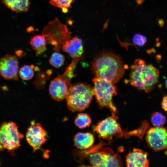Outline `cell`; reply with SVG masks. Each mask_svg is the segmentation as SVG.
Masks as SVG:
<instances>
[{
    "mask_svg": "<svg viewBox=\"0 0 167 167\" xmlns=\"http://www.w3.org/2000/svg\"><path fill=\"white\" fill-rule=\"evenodd\" d=\"M165 84L166 88H167V79L165 80Z\"/></svg>",
    "mask_w": 167,
    "mask_h": 167,
    "instance_id": "obj_25",
    "label": "cell"
},
{
    "mask_svg": "<svg viewBox=\"0 0 167 167\" xmlns=\"http://www.w3.org/2000/svg\"><path fill=\"white\" fill-rule=\"evenodd\" d=\"M47 43L54 46L55 52H59L63 45L71 38L72 33L66 25L57 18L49 21L42 32Z\"/></svg>",
    "mask_w": 167,
    "mask_h": 167,
    "instance_id": "obj_5",
    "label": "cell"
},
{
    "mask_svg": "<svg viewBox=\"0 0 167 167\" xmlns=\"http://www.w3.org/2000/svg\"><path fill=\"white\" fill-rule=\"evenodd\" d=\"M78 61L79 58L73 59L62 74L58 75L51 81L49 91L54 100L59 101L66 99L72 84L71 79L75 76L73 71Z\"/></svg>",
    "mask_w": 167,
    "mask_h": 167,
    "instance_id": "obj_4",
    "label": "cell"
},
{
    "mask_svg": "<svg viewBox=\"0 0 167 167\" xmlns=\"http://www.w3.org/2000/svg\"><path fill=\"white\" fill-rule=\"evenodd\" d=\"M62 48L63 51L68 53L73 59L79 58L84 53L82 41L76 37L67 41Z\"/></svg>",
    "mask_w": 167,
    "mask_h": 167,
    "instance_id": "obj_14",
    "label": "cell"
},
{
    "mask_svg": "<svg viewBox=\"0 0 167 167\" xmlns=\"http://www.w3.org/2000/svg\"><path fill=\"white\" fill-rule=\"evenodd\" d=\"M147 153L138 148H134L126 157L127 167H147L149 165Z\"/></svg>",
    "mask_w": 167,
    "mask_h": 167,
    "instance_id": "obj_13",
    "label": "cell"
},
{
    "mask_svg": "<svg viewBox=\"0 0 167 167\" xmlns=\"http://www.w3.org/2000/svg\"><path fill=\"white\" fill-rule=\"evenodd\" d=\"M146 139L149 147L155 151L167 149V129L161 126L150 128Z\"/></svg>",
    "mask_w": 167,
    "mask_h": 167,
    "instance_id": "obj_10",
    "label": "cell"
},
{
    "mask_svg": "<svg viewBox=\"0 0 167 167\" xmlns=\"http://www.w3.org/2000/svg\"><path fill=\"white\" fill-rule=\"evenodd\" d=\"M113 113L111 116L100 121L95 128V131L100 137L108 140H111L116 135L124 134L117 121V117Z\"/></svg>",
    "mask_w": 167,
    "mask_h": 167,
    "instance_id": "obj_9",
    "label": "cell"
},
{
    "mask_svg": "<svg viewBox=\"0 0 167 167\" xmlns=\"http://www.w3.org/2000/svg\"><path fill=\"white\" fill-rule=\"evenodd\" d=\"M94 95L101 107L109 108L115 112L116 108L112 101L113 97L117 93V88L112 83L95 77L93 79Z\"/></svg>",
    "mask_w": 167,
    "mask_h": 167,
    "instance_id": "obj_6",
    "label": "cell"
},
{
    "mask_svg": "<svg viewBox=\"0 0 167 167\" xmlns=\"http://www.w3.org/2000/svg\"><path fill=\"white\" fill-rule=\"evenodd\" d=\"M65 60L64 56L58 52L52 53L49 59V62L54 67L58 68L62 66Z\"/></svg>",
    "mask_w": 167,
    "mask_h": 167,
    "instance_id": "obj_19",
    "label": "cell"
},
{
    "mask_svg": "<svg viewBox=\"0 0 167 167\" xmlns=\"http://www.w3.org/2000/svg\"><path fill=\"white\" fill-rule=\"evenodd\" d=\"M32 66L25 65L21 67L19 71L20 78L24 80H28L34 76V72Z\"/></svg>",
    "mask_w": 167,
    "mask_h": 167,
    "instance_id": "obj_20",
    "label": "cell"
},
{
    "mask_svg": "<svg viewBox=\"0 0 167 167\" xmlns=\"http://www.w3.org/2000/svg\"><path fill=\"white\" fill-rule=\"evenodd\" d=\"M2 2L8 8L17 13L27 11L30 5L29 0H2Z\"/></svg>",
    "mask_w": 167,
    "mask_h": 167,
    "instance_id": "obj_16",
    "label": "cell"
},
{
    "mask_svg": "<svg viewBox=\"0 0 167 167\" xmlns=\"http://www.w3.org/2000/svg\"><path fill=\"white\" fill-rule=\"evenodd\" d=\"M161 105L162 108L167 112V94L163 97Z\"/></svg>",
    "mask_w": 167,
    "mask_h": 167,
    "instance_id": "obj_24",
    "label": "cell"
},
{
    "mask_svg": "<svg viewBox=\"0 0 167 167\" xmlns=\"http://www.w3.org/2000/svg\"><path fill=\"white\" fill-rule=\"evenodd\" d=\"M47 133L41 124L34 121L31 123L26 134V139L34 152L41 148L47 140Z\"/></svg>",
    "mask_w": 167,
    "mask_h": 167,
    "instance_id": "obj_12",
    "label": "cell"
},
{
    "mask_svg": "<svg viewBox=\"0 0 167 167\" xmlns=\"http://www.w3.org/2000/svg\"><path fill=\"white\" fill-rule=\"evenodd\" d=\"M47 43L46 38L43 35L33 36L31 38L30 41L32 49L36 51V54L38 55L46 50Z\"/></svg>",
    "mask_w": 167,
    "mask_h": 167,
    "instance_id": "obj_17",
    "label": "cell"
},
{
    "mask_svg": "<svg viewBox=\"0 0 167 167\" xmlns=\"http://www.w3.org/2000/svg\"><path fill=\"white\" fill-rule=\"evenodd\" d=\"M94 137L92 134L87 132L79 133L75 136L74 145L78 149L84 150L90 147L94 141Z\"/></svg>",
    "mask_w": 167,
    "mask_h": 167,
    "instance_id": "obj_15",
    "label": "cell"
},
{
    "mask_svg": "<svg viewBox=\"0 0 167 167\" xmlns=\"http://www.w3.org/2000/svg\"><path fill=\"white\" fill-rule=\"evenodd\" d=\"M91 122V119L88 115L86 113H79L76 117L75 123V125L80 128L88 127Z\"/></svg>",
    "mask_w": 167,
    "mask_h": 167,
    "instance_id": "obj_18",
    "label": "cell"
},
{
    "mask_svg": "<svg viewBox=\"0 0 167 167\" xmlns=\"http://www.w3.org/2000/svg\"><path fill=\"white\" fill-rule=\"evenodd\" d=\"M147 41V38L144 36L140 34L136 33L134 36L133 41L136 45L139 46H144Z\"/></svg>",
    "mask_w": 167,
    "mask_h": 167,
    "instance_id": "obj_23",
    "label": "cell"
},
{
    "mask_svg": "<svg viewBox=\"0 0 167 167\" xmlns=\"http://www.w3.org/2000/svg\"><path fill=\"white\" fill-rule=\"evenodd\" d=\"M88 160L93 167H122L123 163L120 156L110 148H103L89 155Z\"/></svg>",
    "mask_w": 167,
    "mask_h": 167,
    "instance_id": "obj_8",
    "label": "cell"
},
{
    "mask_svg": "<svg viewBox=\"0 0 167 167\" xmlns=\"http://www.w3.org/2000/svg\"><path fill=\"white\" fill-rule=\"evenodd\" d=\"M24 136L13 122H4L0 126V151L7 150L13 152L20 146Z\"/></svg>",
    "mask_w": 167,
    "mask_h": 167,
    "instance_id": "obj_7",
    "label": "cell"
},
{
    "mask_svg": "<svg viewBox=\"0 0 167 167\" xmlns=\"http://www.w3.org/2000/svg\"><path fill=\"white\" fill-rule=\"evenodd\" d=\"M73 0H49V3L52 5L59 7L64 13H66L68 9L71 7Z\"/></svg>",
    "mask_w": 167,
    "mask_h": 167,
    "instance_id": "obj_21",
    "label": "cell"
},
{
    "mask_svg": "<svg viewBox=\"0 0 167 167\" xmlns=\"http://www.w3.org/2000/svg\"><path fill=\"white\" fill-rule=\"evenodd\" d=\"M19 62L15 55L6 54L0 58V75L4 79L17 80Z\"/></svg>",
    "mask_w": 167,
    "mask_h": 167,
    "instance_id": "obj_11",
    "label": "cell"
},
{
    "mask_svg": "<svg viewBox=\"0 0 167 167\" xmlns=\"http://www.w3.org/2000/svg\"><path fill=\"white\" fill-rule=\"evenodd\" d=\"M92 70L95 77L114 84L123 76L125 66L120 57L109 51H103L93 59Z\"/></svg>",
    "mask_w": 167,
    "mask_h": 167,
    "instance_id": "obj_1",
    "label": "cell"
},
{
    "mask_svg": "<svg viewBox=\"0 0 167 167\" xmlns=\"http://www.w3.org/2000/svg\"><path fill=\"white\" fill-rule=\"evenodd\" d=\"M151 121L152 125L155 127H161L165 123L166 119L161 113L156 112L152 114Z\"/></svg>",
    "mask_w": 167,
    "mask_h": 167,
    "instance_id": "obj_22",
    "label": "cell"
},
{
    "mask_svg": "<svg viewBox=\"0 0 167 167\" xmlns=\"http://www.w3.org/2000/svg\"><path fill=\"white\" fill-rule=\"evenodd\" d=\"M94 95L93 88L87 84H71L66 98L68 108L73 112L83 111L88 107Z\"/></svg>",
    "mask_w": 167,
    "mask_h": 167,
    "instance_id": "obj_3",
    "label": "cell"
},
{
    "mask_svg": "<svg viewBox=\"0 0 167 167\" xmlns=\"http://www.w3.org/2000/svg\"><path fill=\"white\" fill-rule=\"evenodd\" d=\"M129 81L138 90L149 93L154 89L159 78L158 69L142 59H137L131 67Z\"/></svg>",
    "mask_w": 167,
    "mask_h": 167,
    "instance_id": "obj_2",
    "label": "cell"
}]
</instances>
